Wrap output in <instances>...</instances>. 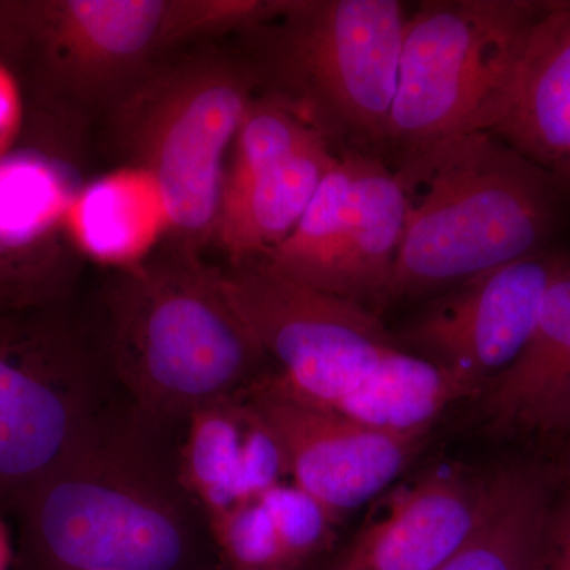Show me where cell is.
I'll use <instances>...</instances> for the list:
<instances>
[{"label": "cell", "instance_id": "1", "mask_svg": "<svg viewBox=\"0 0 570 570\" xmlns=\"http://www.w3.org/2000/svg\"><path fill=\"white\" fill-rule=\"evenodd\" d=\"M220 283L276 374L298 395L365 425L430 431L483 385L412 354L379 313L277 275L258 261Z\"/></svg>", "mask_w": 570, "mask_h": 570}, {"label": "cell", "instance_id": "2", "mask_svg": "<svg viewBox=\"0 0 570 570\" xmlns=\"http://www.w3.org/2000/svg\"><path fill=\"white\" fill-rule=\"evenodd\" d=\"M395 170L407 216L390 303L551 249L570 205L553 176L490 132L453 138Z\"/></svg>", "mask_w": 570, "mask_h": 570}, {"label": "cell", "instance_id": "3", "mask_svg": "<svg viewBox=\"0 0 570 570\" xmlns=\"http://www.w3.org/2000/svg\"><path fill=\"white\" fill-rule=\"evenodd\" d=\"M107 356L137 406L159 422L249 389L265 352L232 306L220 269L181 253L119 269L107 296Z\"/></svg>", "mask_w": 570, "mask_h": 570}, {"label": "cell", "instance_id": "4", "mask_svg": "<svg viewBox=\"0 0 570 570\" xmlns=\"http://www.w3.org/2000/svg\"><path fill=\"white\" fill-rule=\"evenodd\" d=\"M281 0L0 2V62L50 108L111 105L168 51L268 20Z\"/></svg>", "mask_w": 570, "mask_h": 570}, {"label": "cell", "instance_id": "5", "mask_svg": "<svg viewBox=\"0 0 570 570\" xmlns=\"http://www.w3.org/2000/svg\"><path fill=\"white\" fill-rule=\"evenodd\" d=\"M100 423L26 502L22 570H179L194 553L181 478Z\"/></svg>", "mask_w": 570, "mask_h": 570}, {"label": "cell", "instance_id": "6", "mask_svg": "<svg viewBox=\"0 0 570 570\" xmlns=\"http://www.w3.org/2000/svg\"><path fill=\"white\" fill-rule=\"evenodd\" d=\"M407 14L397 0H283L247 29L273 97L344 154L384 159Z\"/></svg>", "mask_w": 570, "mask_h": 570}, {"label": "cell", "instance_id": "7", "mask_svg": "<svg viewBox=\"0 0 570 570\" xmlns=\"http://www.w3.org/2000/svg\"><path fill=\"white\" fill-rule=\"evenodd\" d=\"M258 88L246 59L164 62L111 105L116 146L149 176L176 250L198 255L214 238L228 154Z\"/></svg>", "mask_w": 570, "mask_h": 570}, {"label": "cell", "instance_id": "8", "mask_svg": "<svg viewBox=\"0 0 570 570\" xmlns=\"http://www.w3.org/2000/svg\"><path fill=\"white\" fill-rule=\"evenodd\" d=\"M549 0H426L409 14L384 160L396 168L497 126Z\"/></svg>", "mask_w": 570, "mask_h": 570}, {"label": "cell", "instance_id": "9", "mask_svg": "<svg viewBox=\"0 0 570 570\" xmlns=\"http://www.w3.org/2000/svg\"><path fill=\"white\" fill-rule=\"evenodd\" d=\"M56 303L0 307V508L20 512L99 425L96 362Z\"/></svg>", "mask_w": 570, "mask_h": 570}, {"label": "cell", "instance_id": "10", "mask_svg": "<svg viewBox=\"0 0 570 570\" xmlns=\"http://www.w3.org/2000/svg\"><path fill=\"white\" fill-rule=\"evenodd\" d=\"M406 216V186L395 168L381 157L344 154L292 234L255 261L379 313L390 303Z\"/></svg>", "mask_w": 570, "mask_h": 570}, {"label": "cell", "instance_id": "11", "mask_svg": "<svg viewBox=\"0 0 570 570\" xmlns=\"http://www.w3.org/2000/svg\"><path fill=\"white\" fill-rule=\"evenodd\" d=\"M247 397L275 436L288 478L340 523L395 485L428 431L365 425L306 400L268 371Z\"/></svg>", "mask_w": 570, "mask_h": 570}, {"label": "cell", "instance_id": "12", "mask_svg": "<svg viewBox=\"0 0 570 570\" xmlns=\"http://www.w3.org/2000/svg\"><path fill=\"white\" fill-rule=\"evenodd\" d=\"M569 258L551 247L463 281L397 330V343L485 387L530 343L547 292Z\"/></svg>", "mask_w": 570, "mask_h": 570}, {"label": "cell", "instance_id": "13", "mask_svg": "<svg viewBox=\"0 0 570 570\" xmlns=\"http://www.w3.org/2000/svg\"><path fill=\"white\" fill-rule=\"evenodd\" d=\"M489 478L456 464L425 469L371 502L318 570H436L478 527Z\"/></svg>", "mask_w": 570, "mask_h": 570}, {"label": "cell", "instance_id": "14", "mask_svg": "<svg viewBox=\"0 0 570 570\" xmlns=\"http://www.w3.org/2000/svg\"><path fill=\"white\" fill-rule=\"evenodd\" d=\"M186 423L179 478L206 520L291 479L283 452L247 389L198 409Z\"/></svg>", "mask_w": 570, "mask_h": 570}, {"label": "cell", "instance_id": "15", "mask_svg": "<svg viewBox=\"0 0 570 570\" xmlns=\"http://www.w3.org/2000/svg\"><path fill=\"white\" fill-rule=\"evenodd\" d=\"M478 397L493 436L570 439V258L547 292L530 343Z\"/></svg>", "mask_w": 570, "mask_h": 570}, {"label": "cell", "instance_id": "16", "mask_svg": "<svg viewBox=\"0 0 570 570\" xmlns=\"http://www.w3.org/2000/svg\"><path fill=\"white\" fill-rule=\"evenodd\" d=\"M490 134L570 194V0H549L532 26L508 104Z\"/></svg>", "mask_w": 570, "mask_h": 570}, {"label": "cell", "instance_id": "17", "mask_svg": "<svg viewBox=\"0 0 570 570\" xmlns=\"http://www.w3.org/2000/svg\"><path fill=\"white\" fill-rule=\"evenodd\" d=\"M61 187L36 154L0 157V307L59 299L58 266L36 249L58 217Z\"/></svg>", "mask_w": 570, "mask_h": 570}, {"label": "cell", "instance_id": "18", "mask_svg": "<svg viewBox=\"0 0 570 570\" xmlns=\"http://www.w3.org/2000/svg\"><path fill=\"white\" fill-rule=\"evenodd\" d=\"M337 159L330 142L318 138L242 189L225 195L213 239L227 254L228 265L261 258L283 243Z\"/></svg>", "mask_w": 570, "mask_h": 570}, {"label": "cell", "instance_id": "19", "mask_svg": "<svg viewBox=\"0 0 570 570\" xmlns=\"http://www.w3.org/2000/svg\"><path fill=\"white\" fill-rule=\"evenodd\" d=\"M553 501L547 469L523 463L499 469L490 475L478 527L436 570H539Z\"/></svg>", "mask_w": 570, "mask_h": 570}, {"label": "cell", "instance_id": "20", "mask_svg": "<svg viewBox=\"0 0 570 570\" xmlns=\"http://www.w3.org/2000/svg\"><path fill=\"white\" fill-rule=\"evenodd\" d=\"M134 171L82 190L67 213L71 235L86 253L119 269L145 261L146 246L160 227L167 228L151 178Z\"/></svg>", "mask_w": 570, "mask_h": 570}, {"label": "cell", "instance_id": "21", "mask_svg": "<svg viewBox=\"0 0 570 570\" xmlns=\"http://www.w3.org/2000/svg\"><path fill=\"white\" fill-rule=\"evenodd\" d=\"M539 570H570V485L551 505Z\"/></svg>", "mask_w": 570, "mask_h": 570}, {"label": "cell", "instance_id": "22", "mask_svg": "<svg viewBox=\"0 0 570 570\" xmlns=\"http://www.w3.org/2000/svg\"><path fill=\"white\" fill-rule=\"evenodd\" d=\"M21 124L20 89L11 71L0 62V157L6 156Z\"/></svg>", "mask_w": 570, "mask_h": 570}, {"label": "cell", "instance_id": "23", "mask_svg": "<svg viewBox=\"0 0 570 570\" xmlns=\"http://www.w3.org/2000/svg\"><path fill=\"white\" fill-rule=\"evenodd\" d=\"M14 551L11 543L9 528L0 519V570H10L13 566Z\"/></svg>", "mask_w": 570, "mask_h": 570}, {"label": "cell", "instance_id": "24", "mask_svg": "<svg viewBox=\"0 0 570 570\" xmlns=\"http://www.w3.org/2000/svg\"><path fill=\"white\" fill-rule=\"evenodd\" d=\"M569 472H570V461H569Z\"/></svg>", "mask_w": 570, "mask_h": 570}]
</instances>
